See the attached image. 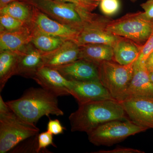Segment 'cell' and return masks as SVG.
<instances>
[{
    "mask_svg": "<svg viewBox=\"0 0 153 153\" xmlns=\"http://www.w3.org/2000/svg\"><path fill=\"white\" fill-rule=\"evenodd\" d=\"M131 98L153 99V83L145 63L134 64L132 77L123 100Z\"/></svg>",
    "mask_w": 153,
    "mask_h": 153,
    "instance_id": "14",
    "label": "cell"
},
{
    "mask_svg": "<svg viewBox=\"0 0 153 153\" xmlns=\"http://www.w3.org/2000/svg\"><path fill=\"white\" fill-rule=\"evenodd\" d=\"M130 1L132 2H135L136 1H137V0H129Z\"/></svg>",
    "mask_w": 153,
    "mask_h": 153,
    "instance_id": "35",
    "label": "cell"
},
{
    "mask_svg": "<svg viewBox=\"0 0 153 153\" xmlns=\"http://www.w3.org/2000/svg\"><path fill=\"white\" fill-rule=\"evenodd\" d=\"M79 52L78 44L67 40L55 50L44 53V66L54 68L72 63L79 59Z\"/></svg>",
    "mask_w": 153,
    "mask_h": 153,
    "instance_id": "16",
    "label": "cell"
},
{
    "mask_svg": "<svg viewBox=\"0 0 153 153\" xmlns=\"http://www.w3.org/2000/svg\"><path fill=\"white\" fill-rule=\"evenodd\" d=\"M119 0H100V11L105 16H111L118 12L120 8Z\"/></svg>",
    "mask_w": 153,
    "mask_h": 153,
    "instance_id": "25",
    "label": "cell"
},
{
    "mask_svg": "<svg viewBox=\"0 0 153 153\" xmlns=\"http://www.w3.org/2000/svg\"><path fill=\"white\" fill-rule=\"evenodd\" d=\"M38 134L23 141L10 152L13 153H40L38 149Z\"/></svg>",
    "mask_w": 153,
    "mask_h": 153,
    "instance_id": "24",
    "label": "cell"
},
{
    "mask_svg": "<svg viewBox=\"0 0 153 153\" xmlns=\"http://www.w3.org/2000/svg\"><path fill=\"white\" fill-rule=\"evenodd\" d=\"M147 129L129 120H116L102 124L87 134L89 142L95 146H111Z\"/></svg>",
    "mask_w": 153,
    "mask_h": 153,
    "instance_id": "7",
    "label": "cell"
},
{
    "mask_svg": "<svg viewBox=\"0 0 153 153\" xmlns=\"http://www.w3.org/2000/svg\"><path fill=\"white\" fill-rule=\"evenodd\" d=\"M31 24L30 27L13 32L0 31V52H19L31 42Z\"/></svg>",
    "mask_w": 153,
    "mask_h": 153,
    "instance_id": "17",
    "label": "cell"
},
{
    "mask_svg": "<svg viewBox=\"0 0 153 153\" xmlns=\"http://www.w3.org/2000/svg\"><path fill=\"white\" fill-rule=\"evenodd\" d=\"M0 14L9 15L22 22L30 23L33 15V7L23 1H16L0 9Z\"/></svg>",
    "mask_w": 153,
    "mask_h": 153,
    "instance_id": "22",
    "label": "cell"
},
{
    "mask_svg": "<svg viewBox=\"0 0 153 153\" xmlns=\"http://www.w3.org/2000/svg\"><path fill=\"white\" fill-rule=\"evenodd\" d=\"M38 149L40 152H47L46 148L50 145L56 147V145L53 142V134L47 131L38 134Z\"/></svg>",
    "mask_w": 153,
    "mask_h": 153,
    "instance_id": "26",
    "label": "cell"
},
{
    "mask_svg": "<svg viewBox=\"0 0 153 153\" xmlns=\"http://www.w3.org/2000/svg\"><path fill=\"white\" fill-rule=\"evenodd\" d=\"M93 153H144L145 152L136 149H132V148L120 147L116 148L110 150H102L93 152Z\"/></svg>",
    "mask_w": 153,
    "mask_h": 153,
    "instance_id": "30",
    "label": "cell"
},
{
    "mask_svg": "<svg viewBox=\"0 0 153 153\" xmlns=\"http://www.w3.org/2000/svg\"><path fill=\"white\" fill-rule=\"evenodd\" d=\"M65 127L57 119L50 120L47 124V131L53 135H59L63 133Z\"/></svg>",
    "mask_w": 153,
    "mask_h": 153,
    "instance_id": "29",
    "label": "cell"
},
{
    "mask_svg": "<svg viewBox=\"0 0 153 153\" xmlns=\"http://www.w3.org/2000/svg\"><path fill=\"white\" fill-rule=\"evenodd\" d=\"M119 102L130 120L141 126L153 129V99L131 98Z\"/></svg>",
    "mask_w": 153,
    "mask_h": 153,
    "instance_id": "10",
    "label": "cell"
},
{
    "mask_svg": "<svg viewBox=\"0 0 153 153\" xmlns=\"http://www.w3.org/2000/svg\"><path fill=\"white\" fill-rule=\"evenodd\" d=\"M143 46L121 37L113 47V60L121 65L131 64L136 61Z\"/></svg>",
    "mask_w": 153,
    "mask_h": 153,
    "instance_id": "18",
    "label": "cell"
},
{
    "mask_svg": "<svg viewBox=\"0 0 153 153\" xmlns=\"http://www.w3.org/2000/svg\"><path fill=\"white\" fill-rule=\"evenodd\" d=\"M62 1L72 3L77 7L92 12L99 4L100 0H59Z\"/></svg>",
    "mask_w": 153,
    "mask_h": 153,
    "instance_id": "27",
    "label": "cell"
},
{
    "mask_svg": "<svg viewBox=\"0 0 153 153\" xmlns=\"http://www.w3.org/2000/svg\"><path fill=\"white\" fill-rule=\"evenodd\" d=\"M57 97L42 88H32L20 98L6 102L20 118L35 124L44 116L63 115L64 113L58 106Z\"/></svg>",
    "mask_w": 153,
    "mask_h": 153,
    "instance_id": "2",
    "label": "cell"
},
{
    "mask_svg": "<svg viewBox=\"0 0 153 153\" xmlns=\"http://www.w3.org/2000/svg\"><path fill=\"white\" fill-rule=\"evenodd\" d=\"M105 29L113 35L143 46L153 34V20L148 19L143 12L130 13L116 20L110 19Z\"/></svg>",
    "mask_w": 153,
    "mask_h": 153,
    "instance_id": "4",
    "label": "cell"
},
{
    "mask_svg": "<svg viewBox=\"0 0 153 153\" xmlns=\"http://www.w3.org/2000/svg\"><path fill=\"white\" fill-rule=\"evenodd\" d=\"M33 79L42 88L57 97L70 95L69 80L55 68L42 66Z\"/></svg>",
    "mask_w": 153,
    "mask_h": 153,
    "instance_id": "12",
    "label": "cell"
},
{
    "mask_svg": "<svg viewBox=\"0 0 153 153\" xmlns=\"http://www.w3.org/2000/svg\"><path fill=\"white\" fill-rule=\"evenodd\" d=\"M53 68L58 70L66 79L70 81H100L98 65L84 59H78L72 63Z\"/></svg>",
    "mask_w": 153,
    "mask_h": 153,
    "instance_id": "13",
    "label": "cell"
},
{
    "mask_svg": "<svg viewBox=\"0 0 153 153\" xmlns=\"http://www.w3.org/2000/svg\"><path fill=\"white\" fill-rule=\"evenodd\" d=\"M83 26L74 42L79 46L88 44H107L114 47L121 37L107 31L105 27L110 19L78 7Z\"/></svg>",
    "mask_w": 153,
    "mask_h": 153,
    "instance_id": "6",
    "label": "cell"
},
{
    "mask_svg": "<svg viewBox=\"0 0 153 153\" xmlns=\"http://www.w3.org/2000/svg\"><path fill=\"white\" fill-rule=\"evenodd\" d=\"M145 64L149 71H153V50L147 58Z\"/></svg>",
    "mask_w": 153,
    "mask_h": 153,
    "instance_id": "32",
    "label": "cell"
},
{
    "mask_svg": "<svg viewBox=\"0 0 153 153\" xmlns=\"http://www.w3.org/2000/svg\"><path fill=\"white\" fill-rule=\"evenodd\" d=\"M153 50V33L146 42V44L143 46L141 51L138 57L135 62L136 63H145L149 55Z\"/></svg>",
    "mask_w": 153,
    "mask_h": 153,
    "instance_id": "28",
    "label": "cell"
},
{
    "mask_svg": "<svg viewBox=\"0 0 153 153\" xmlns=\"http://www.w3.org/2000/svg\"><path fill=\"white\" fill-rule=\"evenodd\" d=\"M40 129L17 115L0 95V153L10 152L25 140L39 134Z\"/></svg>",
    "mask_w": 153,
    "mask_h": 153,
    "instance_id": "3",
    "label": "cell"
},
{
    "mask_svg": "<svg viewBox=\"0 0 153 153\" xmlns=\"http://www.w3.org/2000/svg\"><path fill=\"white\" fill-rule=\"evenodd\" d=\"M72 132L88 133L99 126L113 120H129L120 102L105 100L79 105L69 116Z\"/></svg>",
    "mask_w": 153,
    "mask_h": 153,
    "instance_id": "1",
    "label": "cell"
},
{
    "mask_svg": "<svg viewBox=\"0 0 153 153\" xmlns=\"http://www.w3.org/2000/svg\"><path fill=\"white\" fill-rule=\"evenodd\" d=\"M18 1L20 0H0V9L2 8L10 3Z\"/></svg>",
    "mask_w": 153,
    "mask_h": 153,
    "instance_id": "33",
    "label": "cell"
},
{
    "mask_svg": "<svg viewBox=\"0 0 153 153\" xmlns=\"http://www.w3.org/2000/svg\"><path fill=\"white\" fill-rule=\"evenodd\" d=\"M149 76L151 81L153 83V71H149Z\"/></svg>",
    "mask_w": 153,
    "mask_h": 153,
    "instance_id": "34",
    "label": "cell"
},
{
    "mask_svg": "<svg viewBox=\"0 0 153 153\" xmlns=\"http://www.w3.org/2000/svg\"><path fill=\"white\" fill-rule=\"evenodd\" d=\"M140 6L144 10V15L148 19L153 20V0H148L141 4Z\"/></svg>",
    "mask_w": 153,
    "mask_h": 153,
    "instance_id": "31",
    "label": "cell"
},
{
    "mask_svg": "<svg viewBox=\"0 0 153 153\" xmlns=\"http://www.w3.org/2000/svg\"><path fill=\"white\" fill-rule=\"evenodd\" d=\"M18 52L16 75L33 79L38 70L44 66V52L31 42Z\"/></svg>",
    "mask_w": 153,
    "mask_h": 153,
    "instance_id": "15",
    "label": "cell"
},
{
    "mask_svg": "<svg viewBox=\"0 0 153 153\" xmlns=\"http://www.w3.org/2000/svg\"><path fill=\"white\" fill-rule=\"evenodd\" d=\"M35 7L47 16L80 31L83 22L77 6L59 0H20Z\"/></svg>",
    "mask_w": 153,
    "mask_h": 153,
    "instance_id": "8",
    "label": "cell"
},
{
    "mask_svg": "<svg viewBox=\"0 0 153 153\" xmlns=\"http://www.w3.org/2000/svg\"><path fill=\"white\" fill-rule=\"evenodd\" d=\"M31 23H27L13 17L0 14V31L13 32L22 30L30 27Z\"/></svg>",
    "mask_w": 153,
    "mask_h": 153,
    "instance_id": "23",
    "label": "cell"
},
{
    "mask_svg": "<svg viewBox=\"0 0 153 153\" xmlns=\"http://www.w3.org/2000/svg\"><path fill=\"white\" fill-rule=\"evenodd\" d=\"M79 59L99 65L105 61L113 60V48L101 44H88L79 46Z\"/></svg>",
    "mask_w": 153,
    "mask_h": 153,
    "instance_id": "19",
    "label": "cell"
},
{
    "mask_svg": "<svg viewBox=\"0 0 153 153\" xmlns=\"http://www.w3.org/2000/svg\"><path fill=\"white\" fill-rule=\"evenodd\" d=\"M18 58L17 52H0V91L3 90L9 79L16 75Z\"/></svg>",
    "mask_w": 153,
    "mask_h": 153,
    "instance_id": "20",
    "label": "cell"
},
{
    "mask_svg": "<svg viewBox=\"0 0 153 153\" xmlns=\"http://www.w3.org/2000/svg\"><path fill=\"white\" fill-rule=\"evenodd\" d=\"M32 7L33 15L31 23L34 28L51 36L66 40L75 41L79 30L55 21L35 7Z\"/></svg>",
    "mask_w": 153,
    "mask_h": 153,
    "instance_id": "9",
    "label": "cell"
},
{
    "mask_svg": "<svg viewBox=\"0 0 153 153\" xmlns=\"http://www.w3.org/2000/svg\"><path fill=\"white\" fill-rule=\"evenodd\" d=\"M31 43L41 52L47 53L55 50L67 40L41 32L31 25Z\"/></svg>",
    "mask_w": 153,
    "mask_h": 153,
    "instance_id": "21",
    "label": "cell"
},
{
    "mask_svg": "<svg viewBox=\"0 0 153 153\" xmlns=\"http://www.w3.org/2000/svg\"><path fill=\"white\" fill-rule=\"evenodd\" d=\"M69 81L70 95L76 99L78 105L97 100H114L100 81Z\"/></svg>",
    "mask_w": 153,
    "mask_h": 153,
    "instance_id": "11",
    "label": "cell"
},
{
    "mask_svg": "<svg viewBox=\"0 0 153 153\" xmlns=\"http://www.w3.org/2000/svg\"><path fill=\"white\" fill-rule=\"evenodd\" d=\"M135 62L122 65L114 60L98 65L99 77L101 84L117 101L123 100L131 81Z\"/></svg>",
    "mask_w": 153,
    "mask_h": 153,
    "instance_id": "5",
    "label": "cell"
}]
</instances>
